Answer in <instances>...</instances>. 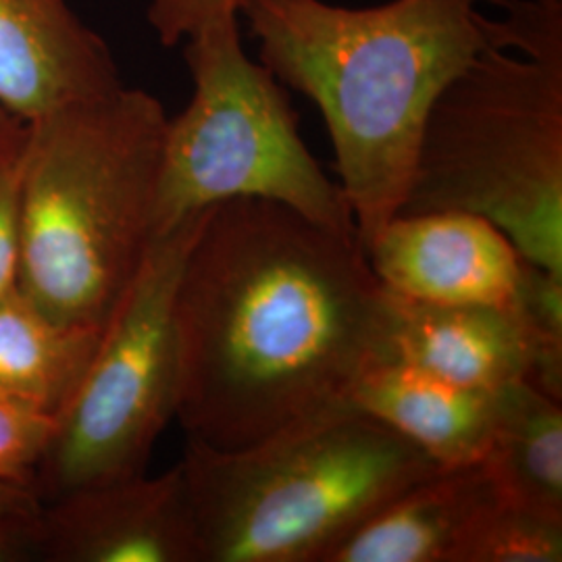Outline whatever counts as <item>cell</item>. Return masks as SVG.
<instances>
[{
    "instance_id": "13",
    "label": "cell",
    "mask_w": 562,
    "mask_h": 562,
    "mask_svg": "<svg viewBox=\"0 0 562 562\" xmlns=\"http://www.w3.org/2000/svg\"><path fill=\"white\" fill-rule=\"evenodd\" d=\"M348 402L392 427L440 467L480 462L492 440L498 392L446 382L380 357L352 385Z\"/></svg>"
},
{
    "instance_id": "15",
    "label": "cell",
    "mask_w": 562,
    "mask_h": 562,
    "mask_svg": "<svg viewBox=\"0 0 562 562\" xmlns=\"http://www.w3.org/2000/svg\"><path fill=\"white\" fill-rule=\"evenodd\" d=\"M482 462L504 503L562 519V402L506 385Z\"/></svg>"
},
{
    "instance_id": "9",
    "label": "cell",
    "mask_w": 562,
    "mask_h": 562,
    "mask_svg": "<svg viewBox=\"0 0 562 562\" xmlns=\"http://www.w3.org/2000/svg\"><path fill=\"white\" fill-rule=\"evenodd\" d=\"M364 252L383 290L431 304L513 306L521 278L503 229L461 211L396 215Z\"/></svg>"
},
{
    "instance_id": "12",
    "label": "cell",
    "mask_w": 562,
    "mask_h": 562,
    "mask_svg": "<svg viewBox=\"0 0 562 562\" xmlns=\"http://www.w3.org/2000/svg\"><path fill=\"white\" fill-rule=\"evenodd\" d=\"M498 501L482 461L438 467L382 504L325 562H448L473 522Z\"/></svg>"
},
{
    "instance_id": "18",
    "label": "cell",
    "mask_w": 562,
    "mask_h": 562,
    "mask_svg": "<svg viewBox=\"0 0 562 562\" xmlns=\"http://www.w3.org/2000/svg\"><path fill=\"white\" fill-rule=\"evenodd\" d=\"M55 429L57 415L0 394V483L23 485L34 492L36 471Z\"/></svg>"
},
{
    "instance_id": "8",
    "label": "cell",
    "mask_w": 562,
    "mask_h": 562,
    "mask_svg": "<svg viewBox=\"0 0 562 562\" xmlns=\"http://www.w3.org/2000/svg\"><path fill=\"white\" fill-rule=\"evenodd\" d=\"M34 559L53 562H201L180 462L97 483L42 504Z\"/></svg>"
},
{
    "instance_id": "4",
    "label": "cell",
    "mask_w": 562,
    "mask_h": 562,
    "mask_svg": "<svg viewBox=\"0 0 562 562\" xmlns=\"http://www.w3.org/2000/svg\"><path fill=\"white\" fill-rule=\"evenodd\" d=\"M201 562H325L367 517L440 464L350 402L261 442L186 438Z\"/></svg>"
},
{
    "instance_id": "16",
    "label": "cell",
    "mask_w": 562,
    "mask_h": 562,
    "mask_svg": "<svg viewBox=\"0 0 562 562\" xmlns=\"http://www.w3.org/2000/svg\"><path fill=\"white\" fill-rule=\"evenodd\" d=\"M562 519L492 504L452 550L448 562H561Z\"/></svg>"
},
{
    "instance_id": "14",
    "label": "cell",
    "mask_w": 562,
    "mask_h": 562,
    "mask_svg": "<svg viewBox=\"0 0 562 562\" xmlns=\"http://www.w3.org/2000/svg\"><path fill=\"white\" fill-rule=\"evenodd\" d=\"M104 327L67 325L18 283L0 294V394L59 417L81 382Z\"/></svg>"
},
{
    "instance_id": "2",
    "label": "cell",
    "mask_w": 562,
    "mask_h": 562,
    "mask_svg": "<svg viewBox=\"0 0 562 562\" xmlns=\"http://www.w3.org/2000/svg\"><path fill=\"white\" fill-rule=\"evenodd\" d=\"M244 15L262 65L322 111L364 248L401 213L434 102L490 46L477 0H257Z\"/></svg>"
},
{
    "instance_id": "23",
    "label": "cell",
    "mask_w": 562,
    "mask_h": 562,
    "mask_svg": "<svg viewBox=\"0 0 562 562\" xmlns=\"http://www.w3.org/2000/svg\"><path fill=\"white\" fill-rule=\"evenodd\" d=\"M7 117H11V115H7V113L0 109V121L7 120Z\"/></svg>"
},
{
    "instance_id": "17",
    "label": "cell",
    "mask_w": 562,
    "mask_h": 562,
    "mask_svg": "<svg viewBox=\"0 0 562 562\" xmlns=\"http://www.w3.org/2000/svg\"><path fill=\"white\" fill-rule=\"evenodd\" d=\"M513 306L533 340L527 383L562 402V276L522 259Z\"/></svg>"
},
{
    "instance_id": "21",
    "label": "cell",
    "mask_w": 562,
    "mask_h": 562,
    "mask_svg": "<svg viewBox=\"0 0 562 562\" xmlns=\"http://www.w3.org/2000/svg\"><path fill=\"white\" fill-rule=\"evenodd\" d=\"M41 508V498L30 487L0 483V522L34 527Z\"/></svg>"
},
{
    "instance_id": "22",
    "label": "cell",
    "mask_w": 562,
    "mask_h": 562,
    "mask_svg": "<svg viewBox=\"0 0 562 562\" xmlns=\"http://www.w3.org/2000/svg\"><path fill=\"white\" fill-rule=\"evenodd\" d=\"M34 527L0 522V562L34 559Z\"/></svg>"
},
{
    "instance_id": "7",
    "label": "cell",
    "mask_w": 562,
    "mask_h": 562,
    "mask_svg": "<svg viewBox=\"0 0 562 562\" xmlns=\"http://www.w3.org/2000/svg\"><path fill=\"white\" fill-rule=\"evenodd\" d=\"M206 213L209 209L148 244L81 382L57 417L34 480L42 504L144 473L162 429L176 419V296Z\"/></svg>"
},
{
    "instance_id": "10",
    "label": "cell",
    "mask_w": 562,
    "mask_h": 562,
    "mask_svg": "<svg viewBox=\"0 0 562 562\" xmlns=\"http://www.w3.org/2000/svg\"><path fill=\"white\" fill-rule=\"evenodd\" d=\"M109 44L69 0H0V109L42 120L120 88Z\"/></svg>"
},
{
    "instance_id": "19",
    "label": "cell",
    "mask_w": 562,
    "mask_h": 562,
    "mask_svg": "<svg viewBox=\"0 0 562 562\" xmlns=\"http://www.w3.org/2000/svg\"><path fill=\"white\" fill-rule=\"evenodd\" d=\"M25 144L27 123L15 117L0 121V294L18 283Z\"/></svg>"
},
{
    "instance_id": "6",
    "label": "cell",
    "mask_w": 562,
    "mask_h": 562,
    "mask_svg": "<svg viewBox=\"0 0 562 562\" xmlns=\"http://www.w3.org/2000/svg\"><path fill=\"white\" fill-rule=\"evenodd\" d=\"M194 92L167 121L153 238L234 199L280 202L311 222L359 236L348 199L311 155L285 86L241 44L240 15L186 38Z\"/></svg>"
},
{
    "instance_id": "3",
    "label": "cell",
    "mask_w": 562,
    "mask_h": 562,
    "mask_svg": "<svg viewBox=\"0 0 562 562\" xmlns=\"http://www.w3.org/2000/svg\"><path fill=\"white\" fill-rule=\"evenodd\" d=\"M167 121L120 88L27 123L18 288L67 325L104 327L153 241Z\"/></svg>"
},
{
    "instance_id": "11",
    "label": "cell",
    "mask_w": 562,
    "mask_h": 562,
    "mask_svg": "<svg viewBox=\"0 0 562 562\" xmlns=\"http://www.w3.org/2000/svg\"><path fill=\"white\" fill-rule=\"evenodd\" d=\"M382 357L496 394L527 382L533 340L515 306L431 304L383 290Z\"/></svg>"
},
{
    "instance_id": "20",
    "label": "cell",
    "mask_w": 562,
    "mask_h": 562,
    "mask_svg": "<svg viewBox=\"0 0 562 562\" xmlns=\"http://www.w3.org/2000/svg\"><path fill=\"white\" fill-rule=\"evenodd\" d=\"M257 0H150L148 23L162 46H178L211 21L240 15Z\"/></svg>"
},
{
    "instance_id": "5",
    "label": "cell",
    "mask_w": 562,
    "mask_h": 562,
    "mask_svg": "<svg viewBox=\"0 0 562 562\" xmlns=\"http://www.w3.org/2000/svg\"><path fill=\"white\" fill-rule=\"evenodd\" d=\"M461 211L562 276V57L483 48L436 99L398 215Z\"/></svg>"
},
{
    "instance_id": "1",
    "label": "cell",
    "mask_w": 562,
    "mask_h": 562,
    "mask_svg": "<svg viewBox=\"0 0 562 562\" xmlns=\"http://www.w3.org/2000/svg\"><path fill=\"white\" fill-rule=\"evenodd\" d=\"M176 331V419L238 450L348 402L382 357L383 288L359 236L234 199L209 209L183 262Z\"/></svg>"
}]
</instances>
